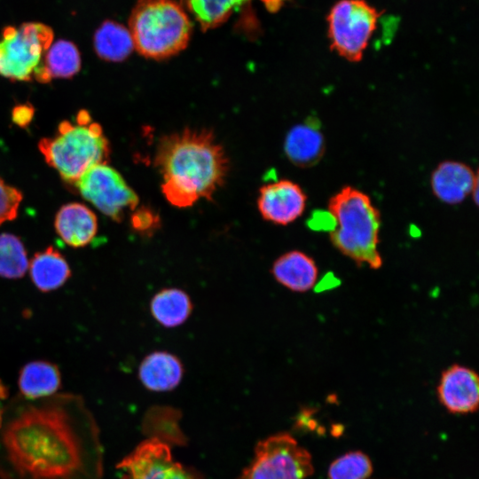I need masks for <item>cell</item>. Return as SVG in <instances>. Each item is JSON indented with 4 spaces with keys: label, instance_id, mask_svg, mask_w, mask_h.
I'll return each mask as SVG.
<instances>
[{
    "label": "cell",
    "instance_id": "cell-2",
    "mask_svg": "<svg viewBox=\"0 0 479 479\" xmlns=\"http://www.w3.org/2000/svg\"><path fill=\"white\" fill-rule=\"evenodd\" d=\"M154 162L165 198L177 208L191 207L200 198L211 200L229 169L224 148L208 130L185 129L161 137Z\"/></svg>",
    "mask_w": 479,
    "mask_h": 479
},
{
    "label": "cell",
    "instance_id": "cell-29",
    "mask_svg": "<svg viewBox=\"0 0 479 479\" xmlns=\"http://www.w3.org/2000/svg\"><path fill=\"white\" fill-rule=\"evenodd\" d=\"M8 397V389L4 382L0 380V418L2 416L4 406L2 403Z\"/></svg>",
    "mask_w": 479,
    "mask_h": 479
},
{
    "label": "cell",
    "instance_id": "cell-5",
    "mask_svg": "<svg viewBox=\"0 0 479 479\" xmlns=\"http://www.w3.org/2000/svg\"><path fill=\"white\" fill-rule=\"evenodd\" d=\"M38 147L46 162L73 185L91 167L106 164L110 154L101 126L91 121L76 124L62 122L56 135L42 138Z\"/></svg>",
    "mask_w": 479,
    "mask_h": 479
},
{
    "label": "cell",
    "instance_id": "cell-22",
    "mask_svg": "<svg viewBox=\"0 0 479 479\" xmlns=\"http://www.w3.org/2000/svg\"><path fill=\"white\" fill-rule=\"evenodd\" d=\"M150 310L161 326L171 328L185 323L192 310L189 295L179 288H164L152 298Z\"/></svg>",
    "mask_w": 479,
    "mask_h": 479
},
{
    "label": "cell",
    "instance_id": "cell-20",
    "mask_svg": "<svg viewBox=\"0 0 479 479\" xmlns=\"http://www.w3.org/2000/svg\"><path fill=\"white\" fill-rule=\"evenodd\" d=\"M80 68L81 56L77 47L72 42L59 40L49 47L33 77L37 82H49L52 78H70Z\"/></svg>",
    "mask_w": 479,
    "mask_h": 479
},
{
    "label": "cell",
    "instance_id": "cell-9",
    "mask_svg": "<svg viewBox=\"0 0 479 479\" xmlns=\"http://www.w3.org/2000/svg\"><path fill=\"white\" fill-rule=\"evenodd\" d=\"M82 196L101 213L121 222L128 210H135L138 197L121 174L107 164L85 171L74 184Z\"/></svg>",
    "mask_w": 479,
    "mask_h": 479
},
{
    "label": "cell",
    "instance_id": "cell-10",
    "mask_svg": "<svg viewBox=\"0 0 479 479\" xmlns=\"http://www.w3.org/2000/svg\"><path fill=\"white\" fill-rule=\"evenodd\" d=\"M116 467L121 479H200L175 460L169 446L157 437L138 444Z\"/></svg>",
    "mask_w": 479,
    "mask_h": 479
},
{
    "label": "cell",
    "instance_id": "cell-26",
    "mask_svg": "<svg viewBox=\"0 0 479 479\" xmlns=\"http://www.w3.org/2000/svg\"><path fill=\"white\" fill-rule=\"evenodd\" d=\"M21 200V192L0 178V225L17 216Z\"/></svg>",
    "mask_w": 479,
    "mask_h": 479
},
{
    "label": "cell",
    "instance_id": "cell-14",
    "mask_svg": "<svg viewBox=\"0 0 479 479\" xmlns=\"http://www.w3.org/2000/svg\"><path fill=\"white\" fill-rule=\"evenodd\" d=\"M54 227L59 238L72 247H82L92 241L98 232V219L83 204L72 202L56 214Z\"/></svg>",
    "mask_w": 479,
    "mask_h": 479
},
{
    "label": "cell",
    "instance_id": "cell-7",
    "mask_svg": "<svg viewBox=\"0 0 479 479\" xmlns=\"http://www.w3.org/2000/svg\"><path fill=\"white\" fill-rule=\"evenodd\" d=\"M310 452L288 433L261 440L237 479H306L313 474Z\"/></svg>",
    "mask_w": 479,
    "mask_h": 479
},
{
    "label": "cell",
    "instance_id": "cell-24",
    "mask_svg": "<svg viewBox=\"0 0 479 479\" xmlns=\"http://www.w3.org/2000/svg\"><path fill=\"white\" fill-rule=\"evenodd\" d=\"M27 253L21 240L11 233L0 234V277L22 278L28 270Z\"/></svg>",
    "mask_w": 479,
    "mask_h": 479
},
{
    "label": "cell",
    "instance_id": "cell-16",
    "mask_svg": "<svg viewBox=\"0 0 479 479\" xmlns=\"http://www.w3.org/2000/svg\"><path fill=\"white\" fill-rule=\"evenodd\" d=\"M184 375L180 359L167 351H154L140 363L138 377L147 389L154 392L170 391L177 388Z\"/></svg>",
    "mask_w": 479,
    "mask_h": 479
},
{
    "label": "cell",
    "instance_id": "cell-21",
    "mask_svg": "<svg viewBox=\"0 0 479 479\" xmlns=\"http://www.w3.org/2000/svg\"><path fill=\"white\" fill-rule=\"evenodd\" d=\"M251 0H180L182 7L200 24L203 31L224 24L239 7ZM267 7L279 6L277 0H263Z\"/></svg>",
    "mask_w": 479,
    "mask_h": 479
},
{
    "label": "cell",
    "instance_id": "cell-6",
    "mask_svg": "<svg viewBox=\"0 0 479 479\" xmlns=\"http://www.w3.org/2000/svg\"><path fill=\"white\" fill-rule=\"evenodd\" d=\"M382 13L365 0L336 2L326 17L331 50L348 61H360Z\"/></svg>",
    "mask_w": 479,
    "mask_h": 479
},
{
    "label": "cell",
    "instance_id": "cell-17",
    "mask_svg": "<svg viewBox=\"0 0 479 479\" xmlns=\"http://www.w3.org/2000/svg\"><path fill=\"white\" fill-rule=\"evenodd\" d=\"M271 273L279 284L300 293L313 288L318 277L315 261L298 250H292L280 255L273 263Z\"/></svg>",
    "mask_w": 479,
    "mask_h": 479
},
{
    "label": "cell",
    "instance_id": "cell-12",
    "mask_svg": "<svg viewBox=\"0 0 479 479\" xmlns=\"http://www.w3.org/2000/svg\"><path fill=\"white\" fill-rule=\"evenodd\" d=\"M437 395L450 412H474L479 404L478 375L468 367L453 365L442 373Z\"/></svg>",
    "mask_w": 479,
    "mask_h": 479
},
{
    "label": "cell",
    "instance_id": "cell-19",
    "mask_svg": "<svg viewBox=\"0 0 479 479\" xmlns=\"http://www.w3.org/2000/svg\"><path fill=\"white\" fill-rule=\"evenodd\" d=\"M18 385L22 397L26 399L49 397L60 388V372L55 364L49 361H31L20 371Z\"/></svg>",
    "mask_w": 479,
    "mask_h": 479
},
{
    "label": "cell",
    "instance_id": "cell-15",
    "mask_svg": "<svg viewBox=\"0 0 479 479\" xmlns=\"http://www.w3.org/2000/svg\"><path fill=\"white\" fill-rule=\"evenodd\" d=\"M325 138L316 119L294 125L287 134L284 150L295 166L308 168L317 164L325 153Z\"/></svg>",
    "mask_w": 479,
    "mask_h": 479
},
{
    "label": "cell",
    "instance_id": "cell-8",
    "mask_svg": "<svg viewBox=\"0 0 479 479\" xmlns=\"http://www.w3.org/2000/svg\"><path fill=\"white\" fill-rule=\"evenodd\" d=\"M52 40V29L42 23L5 27L0 40V75L13 81H30Z\"/></svg>",
    "mask_w": 479,
    "mask_h": 479
},
{
    "label": "cell",
    "instance_id": "cell-27",
    "mask_svg": "<svg viewBox=\"0 0 479 479\" xmlns=\"http://www.w3.org/2000/svg\"><path fill=\"white\" fill-rule=\"evenodd\" d=\"M130 224L137 233L150 237L160 228L161 219L153 209L141 207L131 215Z\"/></svg>",
    "mask_w": 479,
    "mask_h": 479
},
{
    "label": "cell",
    "instance_id": "cell-25",
    "mask_svg": "<svg viewBox=\"0 0 479 479\" xmlns=\"http://www.w3.org/2000/svg\"><path fill=\"white\" fill-rule=\"evenodd\" d=\"M373 472L370 459L361 452H352L335 459L328 470L329 479H366Z\"/></svg>",
    "mask_w": 479,
    "mask_h": 479
},
{
    "label": "cell",
    "instance_id": "cell-18",
    "mask_svg": "<svg viewBox=\"0 0 479 479\" xmlns=\"http://www.w3.org/2000/svg\"><path fill=\"white\" fill-rule=\"evenodd\" d=\"M28 270L33 284L44 293L59 288L71 276L66 258L51 246L35 254Z\"/></svg>",
    "mask_w": 479,
    "mask_h": 479
},
{
    "label": "cell",
    "instance_id": "cell-28",
    "mask_svg": "<svg viewBox=\"0 0 479 479\" xmlns=\"http://www.w3.org/2000/svg\"><path fill=\"white\" fill-rule=\"evenodd\" d=\"M34 112V107L28 103L18 105L12 112V122L18 126L25 128L32 122Z\"/></svg>",
    "mask_w": 479,
    "mask_h": 479
},
{
    "label": "cell",
    "instance_id": "cell-23",
    "mask_svg": "<svg viewBox=\"0 0 479 479\" xmlns=\"http://www.w3.org/2000/svg\"><path fill=\"white\" fill-rule=\"evenodd\" d=\"M94 49L98 56L106 61L126 59L134 49L130 30L113 20H106L94 35Z\"/></svg>",
    "mask_w": 479,
    "mask_h": 479
},
{
    "label": "cell",
    "instance_id": "cell-4",
    "mask_svg": "<svg viewBox=\"0 0 479 479\" xmlns=\"http://www.w3.org/2000/svg\"><path fill=\"white\" fill-rule=\"evenodd\" d=\"M129 30L134 48L142 56L160 60L185 49L192 23L175 0H138L129 20Z\"/></svg>",
    "mask_w": 479,
    "mask_h": 479
},
{
    "label": "cell",
    "instance_id": "cell-3",
    "mask_svg": "<svg viewBox=\"0 0 479 479\" xmlns=\"http://www.w3.org/2000/svg\"><path fill=\"white\" fill-rule=\"evenodd\" d=\"M328 211L334 221L330 232L333 245L358 266L381 268V214L370 197L357 188L344 186L330 198Z\"/></svg>",
    "mask_w": 479,
    "mask_h": 479
},
{
    "label": "cell",
    "instance_id": "cell-13",
    "mask_svg": "<svg viewBox=\"0 0 479 479\" xmlns=\"http://www.w3.org/2000/svg\"><path fill=\"white\" fill-rule=\"evenodd\" d=\"M477 174L467 164L445 161L432 172L430 185L436 197L444 203H460L472 193L477 204Z\"/></svg>",
    "mask_w": 479,
    "mask_h": 479
},
{
    "label": "cell",
    "instance_id": "cell-11",
    "mask_svg": "<svg viewBox=\"0 0 479 479\" xmlns=\"http://www.w3.org/2000/svg\"><path fill=\"white\" fill-rule=\"evenodd\" d=\"M306 201V194L300 185L287 179H280L260 188L257 205L264 220L287 225L302 215Z\"/></svg>",
    "mask_w": 479,
    "mask_h": 479
},
{
    "label": "cell",
    "instance_id": "cell-1",
    "mask_svg": "<svg viewBox=\"0 0 479 479\" xmlns=\"http://www.w3.org/2000/svg\"><path fill=\"white\" fill-rule=\"evenodd\" d=\"M99 428L83 399L16 397L0 418L1 479H101Z\"/></svg>",
    "mask_w": 479,
    "mask_h": 479
}]
</instances>
